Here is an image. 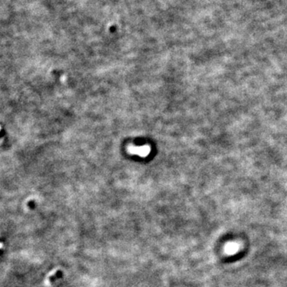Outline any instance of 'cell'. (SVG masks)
I'll list each match as a JSON object with an SVG mask.
<instances>
[{
    "instance_id": "obj_1",
    "label": "cell",
    "mask_w": 287,
    "mask_h": 287,
    "mask_svg": "<svg viewBox=\"0 0 287 287\" xmlns=\"http://www.w3.org/2000/svg\"><path fill=\"white\" fill-rule=\"evenodd\" d=\"M239 245L235 242H229V243L226 245L225 247V252L227 254H230V255L237 253L239 251Z\"/></svg>"
}]
</instances>
